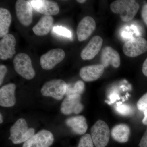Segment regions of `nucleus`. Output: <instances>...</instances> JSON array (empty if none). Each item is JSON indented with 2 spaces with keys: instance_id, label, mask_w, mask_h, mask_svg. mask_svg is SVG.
Segmentation results:
<instances>
[{
  "instance_id": "nucleus-1",
  "label": "nucleus",
  "mask_w": 147,
  "mask_h": 147,
  "mask_svg": "<svg viewBox=\"0 0 147 147\" xmlns=\"http://www.w3.org/2000/svg\"><path fill=\"white\" fill-rule=\"evenodd\" d=\"M139 8V4L134 0H117L110 5L111 10L113 13L119 14L123 22L131 21L137 14Z\"/></svg>"
},
{
  "instance_id": "nucleus-2",
  "label": "nucleus",
  "mask_w": 147,
  "mask_h": 147,
  "mask_svg": "<svg viewBox=\"0 0 147 147\" xmlns=\"http://www.w3.org/2000/svg\"><path fill=\"white\" fill-rule=\"evenodd\" d=\"M10 137L15 144L25 143L34 134L33 128H29L26 120L18 119L10 128Z\"/></svg>"
},
{
  "instance_id": "nucleus-3",
  "label": "nucleus",
  "mask_w": 147,
  "mask_h": 147,
  "mask_svg": "<svg viewBox=\"0 0 147 147\" xmlns=\"http://www.w3.org/2000/svg\"><path fill=\"white\" fill-rule=\"evenodd\" d=\"M13 63L15 71L23 78L28 80L34 78L35 71L28 55L25 53H19L15 56Z\"/></svg>"
},
{
  "instance_id": "nucleus-4",
  "label": "nucleus",
  "mask_w": 147,
  "mask_h": 147,
  "mask_svg": "<svg viewBox=\"0 0 147 147\" xmlns=\"http://www.w3.org/2000/svg\"><path fill=\"white\" fill-rule=\"evenodd\" d=\"M91 136L96 147H105L110 139V130L108 125L98 120L92 127Z\"/></svg>"
},
{
  "instance_id": "nucleus-5",
  "label": "nucleus",
  "mask_w": 147,
  "mask_h": 147,
  "mask_svg": "<svg viewBox=\"0 0 147 147\" xmlns=\"http://www.w3.org/2000/svg\"><path fill=\"white\" fill-rule=\"evenodd\" d=\"M67 85V84L62 79L50 80L43 85L40 92L44 96L61 100L65 95Z\"/></svg>"
},
{
  "instance_id": "nucleus-6",
  "label": "nucleus",
  "mask_w": 147,
  "mask_h": 147,
  "mask_svg": "<svg viewBox=\"0 0 147 147\" xmlns=\"http://www.w3.org/2000/svg\"><path fill=\"white\" fill-rule=\"evenodd\" d=\"M123 50L125 55L135 57L147 51V41L142 37L131 38L124 44Z\"/></svg>"
},
{
  "instance_id": "nucleus-7",
  "label": "nucleus",
  "mask_w": 147,
  "mask_h": 147,
  "mask_svg": "<svg viewBox=\"0 0 147 147\" xmlns=\"http://www.w3.org/2000/svg\"><path fill=\"white\" fill-rule=\"evenodd\" d=\"M65 57V53L62 49L61 48L52 49L40 57V65L45 70H50L63 60Z\"/></svg>"
},
{
  "instance_id": "nucleus-8",
  "label": "nucleus",
  "mask_w": 147,
  "mask_h": 147,
  "mask_svg": "<svg viewBox=\"0 0 147 147\" xmlns=\"http://www.w3.org/2000/svg\"><path fill=\"white\" fill-rule=\"evenodd\" d=\"M54 141V137L52 132L43 129L24 143L22 147H49Z\"/></svg>"
},
{
  "instance_id": "nucleus-9",
  "label": "nucleus",
  "mask_w": 147,
  "mask_h": 147,
  "mask_svg": "<svg viewBox=\"0 0 147 147\" xmlns=\"http://www.w3.org/2000/svg\"><path fill=\"white\" fill-rule=\"evenodd\" d=\"M15 10L18 20L22 25L28 26L32 21V7L29 1L18 0L15 4Z\"/></svg>"
},
{
  "instance_id": "nucleus-10",
  "label": "nucleus",
  "mask_w": 147,
  "mask_h": 147,
  "mask_svg": "<svg viewBox=\"0 0 147 147\" xmlns=\"http://www.w3.org/2000/svg\"><path fill=\"white\" fill-rule=\"evenodd\" d=\"M81 95H72L66 96L61 106V111L65 115L74 113L78 114L82 112L84 105L81 103Z\"/></svg>"
},
{
  "instance_id": "nucleus-11",
  "label": "nucleus",
  "mask_w": 147,
  "mask_h": 147,
  "mask_svg": "<svg viewBox=\"0 0 147 147\" xmlns=\"http://www.w3.org/2000/svg\"><path fill=\"white\" fill-rule=\"evenodd\" d=\"M29 2L35 10L43 15L51 16L59 12V7L55 2L47 0H32Z\"/></svg>"
},
{
  "instance_id": "nucleus-12",
  "label": "nucleus",
  "mask_w": 147,
  "mask_h": 147,
  "mask_svg": "<svg viewBox=\"0 0 147 147\" xmlns=\"http://www.w3.org/2000/svg\"><path fill=\"white\" fill-rule=\"evenodd\" d=\"M96 28L95 21L92 17L87 16L82 18L77 28V38L79 41H83L88 38Z\"/></svg>"
},
{
  "instance_id": "nucleus-13",
  "label": "nucleus",
  "mask_w": 147,
  "mask_h": 147,
  "mask_svg": "<svg viewBox=\"0 0 147 147\" xmlns=\"http://www.w3.org/2000/svg\"><path fill=\"white\" fill-rule=\"evenodd\" d=\"M16 40L13 35L8 34L0 41V59L6 60L11 59L16 53Z\"/></svg>"
},
{
  "instance_id": "nucleus-14",
  "label": "nucleus",
  "mask_w": 147,
  "mask_h": 147,
  "mask_svg": "<svg viewBox=\"0 0 147 147\" xmlns=\"http://www.w3.org/2000/svg\"><path fill=\"white\" fill-rule=\"evenodd\" d=\"M103 39L101 37L95 36L90 40L81 53V57L84 60L93 59L100 52L102 47Z\"/></svg>"
},
{
  "instance_id": "nucleus-15",
  "label": "nucleus",
  "mask_w": 147,
  "mask_h": 147,
  "mask_svg": "<svg viewBox=\"0 0 147 147\" xmlns=\"http://www.w3.org/2000/svg\"><path fill=\"white\" fill-rule=\"evenodd\" d=\"M100 62L104 67L111 65L115 68H118L121 64L120 56L112 47L106 46L101 51Z\"/></svg>"
},
{
  "instance_id": "nucleus-16",
  "label": "nucleus",
  "mask_w": 147,
  "mask_h": 147,
  "mask_svg": "<svg viewBox=\"0 0 147 147\" xmlns=\"http://www.w3.org/2000/svg\"><path fill=\"white\" fill-rule=\"evenodd\" d=\"M105 67L101 64L84 67L81 69L79 75L84 81L91 82L99 79L102 76Z\"/></svg>"
},
{
  "instance_id": "nucleus-17",
  "label": "nucleus",
  "mask_w": 147,
  "mask_h": 147,
  "mask_svg": "<svg viewBox=\"0 0 147 147\" xmlns=\"http://www.w3.org/2000/svg\"><path fill=\"white\" fill-rule=\"evenodd\" d=\"M16 86L12 83L6 84L0 89V105L12 107L16 103L15 96Z\"/></svg>"
},
{
  "instance_id": "nucleus-18",
  "label": "nucleus",
  "mask_w": 147,
  "mask_h": 147,
  "mask_svg": "<svg viewBox=\"0 0 147 147\" xmlns=\"http://www.w3.org/2000/svg\"><path fill=\"white\" fill-rule=\"evenodd\" d=\"M66 124L71 127L76 134L82 135L86 133L88 129L86 119L83 116H75L67 119Z\"/></svg>"
},
{
  "instance_id": "nucleus-19",
  "label": "nucleus",
  "mask_w": 147,
  "mask_h": 147,
  "mask_svg": "<svg viewBox=\"0 0 147 147\" xmlns=\"http://www.w3.org/2000/svg\"><path fill=\"white\" fill-rule=\"evenodd\" d=\"M53 23L54 18L52 16L44 15L33 28V31L35 34L39 36L46 35L51 30Z\"/></svg>"
},
{
  "instance_id": "nucleus-20",
  "label": "nucleus",
  "mask_w": 147,
  "mask_h": 147,
  "mask_svg": "<svg viewBox=\"0 0 147 147\" xmlns=\"http://www.w3.org/2000/svg\"><path fill=\"white\" fill-rule=\"evenodd\" d=\"M130 133V128L125 124L117 125L112 128L111 132L113 139L121 143L128 142Z\"/></svg>"
},
{
  "instance_id": "nucleus-21",
  "label": "nucleus",
  "mask_w": 147,
  "mask_h": 147,
  "mask_svg": "<svg viewBox=\"0 0 147 147\" xmlns=\"http://www.w3.org/2000/svg\"><path fill=\"white\" fill-rule=\"evenodd\" d=\"M11 22V14L5 8H0V37H3L8 34Z\"/></svg>"
},
{
  "instance_id": "nucleus-22",
  "label": "nucleus",
  "mask_w": 147,
  "mask_h": 147,
  "mask_svg": "<svg viewBox=\"0 0 147 147\" xmlns=\"http://www.w3.org/2000/svg\"><path fill=\"white\" fill-rule=\"evenodd\" d=\"M85 84L83 81H77L74 85L67 84V85L65 95L67 96L72 95H81L84 92Z\"/></svg>"
},
{
  "instance_id": "nucleus-23",
  "label": "nucleus",
  "mask_w": 147,
  "mask_h": 147,
  "mask_svg": "<svg viewBox=\"0 0 147 147\" xmlns=\"http://www.w3.org/2000/svg\"><path fill=\"white\" fill-rule=\"evenodd\" d=\"M138 110L142 111L144 115L142 122L145 125H147V92L144 94L137 103Z\"/></svg>"
},
{
  "instance_id": "nucleus-24",
  "label": "nucleus",
  "mask_w": 147,
  "mask_h": 147,
  "mask_svg": "<svg viewBox=\"0 0 147 147\" xmlns=\"http://www.w3.org/2000/svg\"><path fill=\"white\" fill-rule=\"evenodd\" d=\"M115 109L116 111L121 115L129 116L133 113V109L131 106L121 102L117 103Z\"/></svg>"
},
{
  "instance_id": "nucleus-25",
  "label": "nucleus",
  "mask_w": 147,
  "mask_h": 147,
  "mask_svg": "<svg viewBox=\"0 0 147 147\" xmlns=\"http://www.w3.org/2000/svg\"><path fill=\"white\" fill-rule=\"evenodd\" d=\"M93 144L91 136L86 134L81 137L77 147H93Z\"/></svg>"
},
{
  "instance_id": "nucleus-26",
  "label": "nucleus",
  "mask_w": 147,
  "mask_h": 147,
  "mask_svg": "<svg viewBox=\"0 0 147 147\" xmlns=\"http://www.w3.org/2000/svg\"><path fill=\"white\" fill-rule=\"evenodd\" d=\"M53 31L56 33L62 36L70 38L71 36V32L68 29L60 26H57L53 28Z\"/></svg>"
},
{
  "instance_id": "nucleus-27",
  "label": "nucleus",
  "mask_w": 147,
  "mask_h": 147,
  "mask_svg": "<svg viewBox=\"0 0 147 147\" xmlns=\"http://www.w3.org/2000/svg\"><path fill=\"white\" fill-rule=\"evenodd\" d=\"M7 71V67L3 65H0V85L2 84L6 74Z\"/></svg>"
},
{
  "instance_id": "nucleus-28",
  "label": "nucleus",
  "mask_w": 147,
  "mask_h": 147,
  "mask_svg": "<svg viewBox=\"0 0 147 147\" xmlns=\"http://www.w3.org/2000/svg\"><path fill=\"white\" fill-rule=\"evenodd\" d=\"M141 15L143 21L147 26V3L142 7Z\"/></svg>"
},
{
  "instance_id": "nucleus-29",
  "label": "nucleus",
  "mask_w": 147,
  "mask_h": 147,
  "mask_svg": "<svg viewBox=\"0 0 147 147\" xmlns=\"http://www.w3.org/2000/svg\"><path fill=\"white\" fill-rule=\"evenodd\" d=\"M139 146L140 147H147V127L144 134L140 141Z\"/></svg>"
},
{
  "instance_id": "nucleus-30",
  "label": "nucleus",
  "mask_w": 147,
  "mask_h": 147,
  "mask_svg": "<svg viewBox=\"0 0 147 147\" xmlns=\"http://www.w3.org/2000/svg\"><path fill=\"white\" fill-rule=\"evenodd\" d=\"M119 96L117 94H113L110 95V100L108 102V104H111L115 102L117 99H119Z\"/></svg>"
},
{
  "instance_id": "nucleus-31",
  "label": "nucleus",
  "mask_w": 147,
  "mask_h": 147,
  "mask_svg": "<svg viewBox=\"0 0 147 147\" xmlns=\"http://www.w3.org/2000/svg\"><path fill=\"white\" fill-rule=\"evenodd\" d=\"M142 72L147 77V58L145 60L142 66Z\"/></svg>"
},
{
  "instance_id": "nucleus-32",
  "label": "nucleus",
  "mask_w": 147,
  "mask_h": 147,
  "mask_svg": "<svg viewBox=\"0 0 147 147\" xmlns=\"http://www.w3.org/2000/svg\"><path fill=\"white\" fill-rule=\"evenodd\" d=\"M77 2L80 3H83L86 2V1H85V0H77Z\"/></svg>"
},
{
  "instance_id": "nucleus-33",
  "label": "nucleus",
  "mask_w": 147,
  "mask_h": 147,
  "mask_svg": "<svg viewBox=\"0 0 147 147\" xmlns=\"http://www.w3.org/2000/svg\"><path fill=\"white\" fill-rule=\"evenodd\" d=\"M0 118H1V120H0V123H3V117L2 115V114H0Z\"/></svg>"
}]
</instances>
